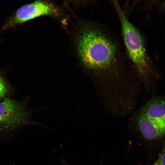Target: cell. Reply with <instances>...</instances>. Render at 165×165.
<instances>
[{
    "label": "cell",
    "mask_w": 165,
    "mask_h": 165,
    "mask_svg": "<svg viewBox=\"0 0 165 165\" xmlns=\"http://www.w3.org/2000/svg\"><path fill=\"white\" fill-rule=\"evenodd\" d=\"M63 6L51 0H36L19 8L6 21L3 29H9L41 16H50L61 22L64 21L68 16Z\"/></svg>",
    "instance_id": "4"
},
{
    "label": "cell",
    "mask_w": 165,
    "mask_h": 165,
    "mask_svg": "<svg viewBox=\"0 0 165 165\" xmlns=\"http://www.w3.org/2000/svg\"><path fill=\"white\" fill-rule=\"evenodd\" d=\"M80 29L76 46L85 67L102 78L109 85L126 79L132 71L118 41L109 31L90 22L78 19Z\"/></svg>",
    "instance_id": "1"
},
{
    "label": "cell",
    "mask_w": 165,
    "mask_h": 165,
    "mask_svg": "<svg viewBox=\"0 0 165 165\" xmlns=\"http://www.w3.org/2000/svg\"><path fill=\"white\" fill-rule=\"evenodd\" d=\"M147 2L150 3H154L159 1L160 0H146Z\"/></svg>",
    "instance_id": "10"
},
{
    "label": "cell",
    "mask_w": 165,
    "mask_h": 165,
    "mask_svg": "<svg viewBox=\"0 0 165 165\" xmlns=\"http://www.w3.org/2000/svg\"><path fill=\"white\" fill-rule=\"evenodd\" d=\"M165 150L164 146L157 160L152 163L148 165H165Z\"/></svg>",
    "instance_id": "9"
},
{
    "label": "cell",
    "mask_w": 165,
    "mask_h": 165,
    "mask_svg": "<svg viewBox=\"0 0 165 165\" xmlns=\"http://www.w3.org/2000/svg\"><path fill=\"white\" fill-rule=\"evenodd\" d=\"M140 111L161 130H165V106L163 97H155L150 99Z\"/></svg>",
    "instance_id": "5"
},
{
    "label": "cell",
    "mask_w": 165,
    "mask_h": 165,
    "mask_svg": "<svg viewBox=\"0 0 165 165\" xmlns=\"http://www.w3.org/2000/svg\"><path fill=\"white\" fill-rule=\"evenodd\" d=\"M135 116L134 123L136 128L146 140L154 141L162 138L164 135L165 132L160 129L140 110Z\"/></svg>",
    "instance_id": "6"
},
{
    "label": "cell",
    "mask_w": 165,
    "mask_h": 165,
    "mask_svg": "<svg viewBox=\"0 0 165 165\" xmlns=\"http://www.w3.org/2000/svg\"><path fill=\"white\" fill-rule=\"evenodd\" d=\"M97 0H63L64 4L68 6H71L73 9H77L84 8L95 2Z\"/></svg>",
    "instance_id": "8"
},
{
    "label": "cell",
    "mask_w": 165,
    "mask_h": 165,
    "mask_svg": "<svg viewBox=\"0 0 165 165\" xmlns=\"http://www.w3.org/2000/svg\"><path fill=\"white\" fill-rule=\"evenodd\" d=\"M40 108L31 106V97L17 100L13 97L0 101V139L11 137L26 127L42 125L35 121L34 114Z\"/></svg>",
    "instance_id": "3"
},
{
    "label": "cell",
    "mask_w": 165,
    "mask_h": 165,
    "mask_svg": "<svg viewBox=\"0 0 165 165\" xmlns=\"http://www.w3.org/2000/svg\"><path fill=\"white\" fill-rule=\"evenodd\" d=\"M5 75L0 71V101L14 97L17 90L16 87L11 83Z\"/></svg>",
    "instance_id": "7"
},
{
    "label": "cell",
    "mask_w": 165,
    "mask_h": 165,
    "mask_svg": "<svg viewBox=\"0 0 165 165\" xmlns=\"http://www.w3.org/2000/svg\"><path fill=\"white\" fill-rule=\"evenodd\" d=\"M118 12L128 57L140 81L146 86L158 79V70L148 55L140 31L129 20L124 12L119 9Z\"/></svg>",
    "instance_id": "2"
}]
</instances>
